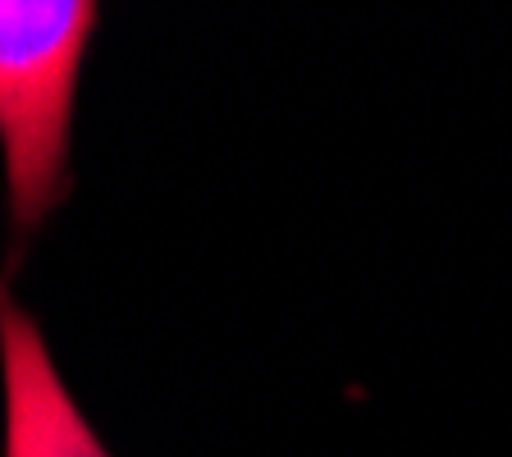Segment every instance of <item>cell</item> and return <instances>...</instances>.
I'll return each instance as SVG.
<instances>
[{
	"label": "cell",
	"mask_w": 512,
	"mask_h": 457,
	"mask_svg": "<svg viewBox=\"0 0 512 457\" xmlns=\"http://www.w3.org/2000/svg\"><path fill=\"white\" fill-rule=\"evenodd\" d=\"M92 28L87 0H0V147L19 238L69 192V119Z\"/></svg>",
	"instance_id": "obj_1"
},
{
	"label": "cell",
	"mask_w": 512,
	"mask_h": 457,
	"mask_svg": "<svg viewBox=\"0 0 512 457\" xmlns=\"http://www.w3.org/2000/svg\"><path fill=\"white\" fill-rule=\"evenodd\" d=\"M0 371H5V457H110L69 398L37 320L0 284Z\"/></svg>",
	"instance_id": "obj_2"
}]
</instances>
